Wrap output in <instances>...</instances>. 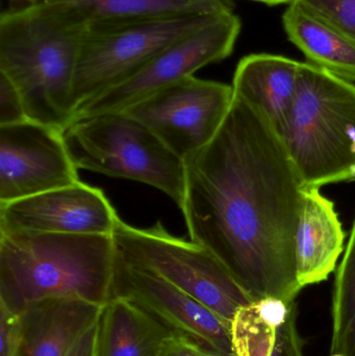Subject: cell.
<instances>
[{"instance_id":"11","label":"cell","mask_w":355,"mask_h":356,"mask_svg":"<svg viewBox=\"0 0 355 356\" xmlns=\"http://www.w3.org/2000/svg\"><path fill=\"white\" fill-rule=\"evenodd\" d=\"M129 299L174 334L212 356H236L231 323L160 276L127 265L116 255L113 297Z\"/></svg>"},{"instance_id":"29","label":"cell","mask_w":355,"mask_h":356,"mask_svg":"<svg viewBox=\"0 0 355 356\" xmlns=\"http://www.w3.org/2000/svg\"><path fill=\"white\" fill-rule=\"evenodd\" d=\"M329 356H345V355H340V353H331V355H329Z\"/></svg>"},{"instance_id":"4","label":"cell","mask_w":355,"mask_h":356,"mask_svg":"<svg viewBox=\"0 0 355 356\" xmlns=\"http://www.w3.org/2000/svg\"><path fill=\"white\" fill-rule=\"evenodd\" d=\"M279 135L304 188L355 181V83L302 63Z\"/></svg>"},{"instance_id":"14","label":"cell","mask_w":355,"mask_h":356,"mask_svg":"<svg viewBox=\"0 0 355 356\" xmlns=\"http://www.w3.org/2000/svg\"><path fill=\"white\" fill-rule=\"evenodd\" d=\"M345 236L335 203L320 188H304L295 236L296 272L302 289L325 282L337 270Z\"/></svg>"},{"instance_id":"5","label":"cell","mask_w":355,"mask_h":356,"mask_svg":"<svg viewBox=\"0 0 355 356\" xmlns=\"http://www.w3.org/2000/svg\"><path fill=\"white\" fill-rule=\"evenodd\" d=\"M62 135L77 169L143 182L183 204V161L127 113L74 119Z\"/></svg>"},{"instance_id":"2","label":"cell","mask_w":355,"mask_h":356,"mask_svg":"<svg viewBox=\"0 0 355 356\" xmlns=\"http://www.w3.org/2000/svg\"><path fill=\"white\" fill-rule=\"evenodd\" d=\"M87 26L63 6L10 0L0 14V73L18 90L28 120L63 131L74 120L73 83Z\"/></svg>"},{"instance_id":"25","label":"cell","mask_w":355,"mask_h":356,"mask_svg":"<svg viewBox=\"0 0 355 356\" xmlns=\"http://www.w3.org/2000/svg\"><path fill=\"white\" fill-rule=\"evenodd\" d=\"M158 356H212L183 334L172 332L165 340Z\"/></svg>"},{"instance_id":"9","label":"cell","mask_w":355,"mask_h":356,"mask_svg":"<svg viewBox=\"0 0 355 356\" xmlns=\"http://www.w3.org/2000/svg\"><path fill=\"white\" fill-rule=\"evenodd\" d=\"M233 86L189 76L125 111L185 161L216 137L233 104Z\"/></svg>"},{"instance_id":"3","label":"cell","mask_w":355,"mask_h":356,"mask_svg":"<svg viewBox=\"0 0 355 356\" xmlns=\"http://www.w3.org/2000/svg\"><path fill=\"white\" fill-rule=\"evenodd\" d=\"M110 234H0V305L21 313L49 298L108 305L113 298Z\"/></svg>"},{"instance_id":"6","label":"cell","mask_w":355,"mask_h":356,"mask_svg":"<svg viewBox=\"0 0 355 356\" xmlns=\"http://www.w3.org/2000/svg\"><path fill=\"white\" fill-rule=\"evenodd\" d=\"M112 236L121 261L160 276L229 323L254 301L210 251L173 236L160 221L138 228L119 218Z\"/></svg>"},{"instance_id":"15","label":"cell","mask_w":355,"mask_h":356,"mask_svg":"<svg viewBox=\"0 0 355 356\" xmlns=\"http://www.w3.org/2000/svg\"><path fill=\"white\" fill-rule=\"evenodd\" d=\"M300 64L274 54H251L240 60L233 94L260 110L281 133L293 106Z\"/></svg>"},{"instance_id":"7","label":"cell","mask_w":355,"mask_h":356,"mask_svg":"<svg viewBox=\"0 0 355 356\" xmlns=\"http://www.w3.org/2000/svg\"><path fill=\"white\" fill-rule=\"evenodd\" d=\"M215 15L133 19L87 27L73 83L75 111L83 102L129 79L158 52Z\"/></svg>"},{"instance_id":"19","label":"cell","mask_w":355,"mask_h":356,"mask_svg":"<svg viewBox=\"0 0 355 356\" xmlns=\"http://www.w3.org/2000/svg\"><path fill=\"white\" fill-rule=\"evenodd\" d=\"M331 324V353L355 356V217L343 259L336 270Z\"/></svg>"},{"instance_id":"8","label":"cell","mask_w":355,"mask_h":356,"mask_svg":"<svg viewBox=\"0 0 355 356\" xmlns=\"http://www.w3.org/2000/svg\"><path fill=\"white\" fill-rule=\"evenodd\" d=\"M240 31L241 21L233 10L215 15L158 52L122 83L83 102L74 119L125 112L160 90L224 60L233 52Z\"/></svg>"},{"instance_id":"20","label":"cell","mask_w":355,"mask_h":356,"mask_svg":"<svg viewBox=\"0 0 355 356\" xmlns=\"http://www.w3.org/2000/svg\"><path fill=\"white\" fill-rule=\"evenodd\" d=\"M279 328L269 324L256 301L238 309L231 322V343L236 356H271Z\"/></svg>"},{"instance_id":"28","label":"cell","mask_w":355,"mask_h":356,"mask_svg":"<svg viewBox=\"0 0 355 356\" xmlns=\"http://www.w3.org/2000/svg\"><path fill=\"white\" fill-rule=\"evenodd\" d=\"M254 1L263 2V3L270 4V6H274V4L287 3V2L297 1V0H254Z\"/></svg>"},{"instance_id":"17","label":"cell","mask_w":355,"mask_h":356,"mask_svg":"<svg viewBox=\"0 0 355 356\" xmlns=\"http://www.w3.org/2000/svg\"><path fill=\"white\" fill-rule=\"evenodd\" d=\"M171 334L137 303L115 296L100 319L97 356H158Z\"/></svg>"},{"instance_id":"1","label":"cell","mask_w":355,"mask_h":356,"mask_svg":"<svg viewBox=\"0 0 355 356\" xmlns=\"http://www.w3.org/2000/svg\"><path fill=\"white\" fill-rule=\"evenodd\" d=\"M192 242L213 253L254 301L295 302V236L304 186L266 116L233 97L210 144L183 161Z\"/></svg>"},{"instance_id":"18","label":"cell","mask_w":355,"mask_h":356,"mask_svg":"<svg viewBox=\"0 0 355 356\" xmlns=\"http://www.w3.org/2000/svg\"><path fill=\"white\" fill-rule=\"evenodd\" d=\"M58 4L85 26L113 21L208 16L233 10L229 0H43Z\"/></svg>"},{"instance_id":"23","label":"cell","mask_w":355,"mask_h":356,"mask_svg":"<svg viewBox=\"0 0 355 356\" xmlns=\"http://www.w3.org/2000/svg\"><path fill=\"white\" fill-rule=\"evenodd\" d=\"M28 120L22 97L14 83L0 73V127Z\"/></svg>"},{"instance_id":"21","label":"cell","mask_w":355,"mask_h":356,"mask_svg":"<svg viewBox=\"0 0 355 356\" xmlns=\"http://www.w3.org/2000/svg\"><path fill=\"white\" fill-rule=\"evenodd\" d=\"M355 41V0H300Z\"/></svg>"},{"instance_id":"27","label":"cell","mask_w":355,"mask_h":356,"mask_svg":"<svg viewBox=\"0 0 355 356\" xmlns=\"http://www.w3.org/2000/svg\"><path fill=\"white\" fill-rule=\"evenodd\" d=\"M100 320L89 328L75 343L68 356H97Z\"/></svg>"},{"instance_id":"12","label":"cell","mask_w":355,"mask_h":356,"mask_svg":"<svg viewBox=\"0 0 355 356\" xmlns=\"http://www.w3.org/2000/svg\"><path fill=\"white\" fill-rule=\"evenodd\" d=\"M118 220L104 191L83 181L0 203V234L112 236Z\"/></svg>"},{"instance_id":"13","label":"cell","mask_w":355,"mask_h":356,"mask_svg":"<svg viewBox=\"0 0 355 356\" xmlns=\"http://www.w3.org/2000/svg\"><path fill=\"white\" fill-rule=\"evenodd\" d=\"M104 307L68 298L26 305L20 313L16 356H68L81 334L101 319Z\"/></svg>"},{"instance_id":"16","label":"cell","mask_w":355,"mask_h":356,"mask_svg":"<svg viewBox=\"0 0 355 356\" xmlns=\"http://www.w3.org/2000/svg\"><path fill=\"white\" fill-rule=\"evenodd\" d=\"M283 27L308 63L355 83V41L304 2H292L283 17Z\"/></svg>"},{"instance_id":"26","label":"cell","mask_w":355,"mask_h":356,"mask_svg":"<svg viewBox=\"0 0 355 356\" xmlns=\"http://www.w3.org/2000/svg\"><path fill=\"white\" fill-rule=\"evenodd\" d=\"M256 302L261 316L269 324L276 328L281 327L285 323L289 316L291 305L294 303H287L275 297H267V298L256 300Z\"/></svg>"},{"instance_id":"10","label":"cell","mask_w":355,"mask_h":356,"mask_svg":"<svg viewBox=\"0 0 355 356\" xmlns=\"http://www.w3.org/2000/svg\"><path fill=\"white\" fill-rule=\"evenodd\" d=\"M62 131L26 120L0 127V203L81 181Z\"/></svg>"},{"instance_id":"22","label":"cell","mask_w":355,"mask_h":356,"mask_svg":"<svg viewBox=\"0 0 355 356\" xmlns=\"http://www.w3.org/2000/svg\"><path fill=\"white\" fill-rule=\"evenodd\" d=\"M297 303L291 305L285 323L277 330L276 344L271 356H304V341L298 330Z\"/></svg>"},{"instance_id":"24","label":"cell","mask_w":355,"mask_h":356,"mask_svg":"<svg viewBox=\"0 0 355 356\" xmlns=\"http://www.w3.org/2000/svg\"><path fill=\"white\" fill-rule=\"evenodd\" d=\"M20 336V313L0 305V356H16Z\"/></svg>"}]
</instances>
